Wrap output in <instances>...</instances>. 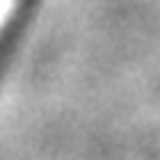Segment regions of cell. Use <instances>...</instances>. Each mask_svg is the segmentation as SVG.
I'll return each mask as SVG.
<instances>
[{
  "label": "cell",
  "instance_id": "cell-1",
  "mask_svg": "<svg viewBox=\"0 0 160 160\" xmlns=\"http://www.w3.org/2000/svg\"><path fill=\"white\" fill-rule=\"evenodd\" d=\"M13 7H16V0H0V29H3V22L10 19V13Z\"/></svg>",
  "mask_w": 160,
  "mask_h": 160
}]
</instances>
